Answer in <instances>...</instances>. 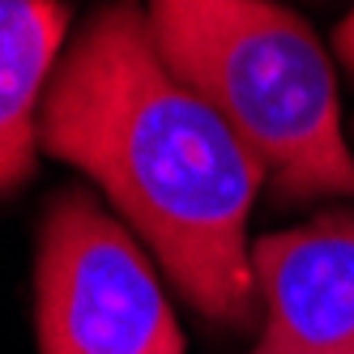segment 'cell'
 <instances>
[{
	"label": "cell",
	"instance_id": "5",
	"mask_svg": "<svg viewBox=\"0 0 354 354\" xmlns=\"http://www.w3.org/2000/svg\"><path fill=\"white\" fill-rule=\"evenodd\" d=\"M64 30L68 9L60 0H0V192L35 171L39 115Z\"/></svg>",
	"mask_w": 354,
	"mask_h": 354
},
{
	"label": "cell",
	"instance_id": "2",
	"mask_svg": "<svg viewBox=\"0 0 354 354\" xmlns=\"http://www.w3.org/2000/svg\"><path fill=\"white\" fill-rule=\"evenodd\" d=\"M167 68L261 158L277 205L354 201L337 77L303 17L273 0H149Z\"/></svg>",
	"mask_w": 354,
	"mask_h": 354
},
{
	"label": "cell",
	"instance_id": "6",
	"mask_svg": "<svg viewBox=\"0 0 354 354\" xmlns=\"http://www.w3.org/2000/svg\"><path fill=\"white\" fill-rule=\"evenodd\" d=\"M333 47H337V60L346 64V73L354 77V9L342 17V26H337V39H333Z\"/></svg>",
	"mask_w": 354,
	"mask_h": 354
},
{
	"label": "cell",
	"instance_id": "1",
	"mask_svg": "<svg viewBox=\"0 0 354 354\" xmlns=\"http://www.w3.org/2000/svg\"><path fill=\"white\" fill-rule=\"evenodd\" d=\"M39 145L103 188L196 312L235 328L257 320L248 218L265 167L167 68L145 5L98 9L64 47Z\"/></svg>",
	"mask_w": 354,
	"mask_h": 354
},
{
	"label": "cell",
	"instance_id": "3",
	"mask_svg": "<svg viewBox=\"0 0 354 354\" xmlns=\"http://www.w3.org/2000/svg\"><path fill=\"white\" fill-rule=\"evenodd\" d=\"M35 320L43 354H184L145 248L82 188L60 192L43 218Z\"/></svg>",
	"mask_w": 354,
	"mask_h": 354
},
{
	"label": "cell",
	"instance_id": "4",
	"mask_svg": "<svg viewBox=\"0 0 354 354\" xmlns=\"http://www.w3.org/2000/svg\"><path fill=\"white\" fill-rule=\"evenodd\" d=\"M265 333L248 354H354V214L324 209L252 243Z\"/></svg>",
	"mask_w": 354,
	"mask_h": 354
}]
</instances>
